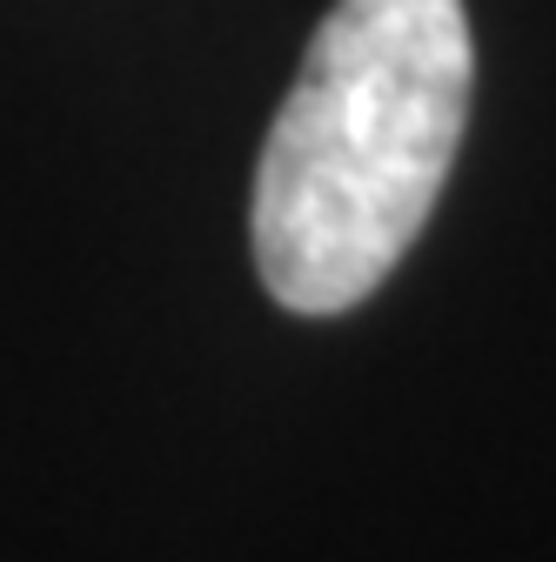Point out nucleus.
Instances as JSON below:
<instances>
[{
	"label": "nucleus",
	"instance_id": "obj_1",
	"mask_svg": "<svg viewBox=\"0 0 556 562\" xmlns=\"http://www.w3.org/2000/svg\"><path fill=\"white\" fill-rule=\"evenodd\" d=\"M463 0H335L255 168V268L296 315L369 302L423 235L469 127Z\"/></svg>",
	"mask_w": 556,
	"mask_h": 562
}]
</instances>
